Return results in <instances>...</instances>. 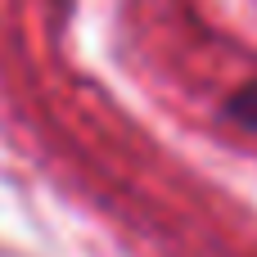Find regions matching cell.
Listing matches in <instances>:
<instances>
[{"instance_id":"6da1fadb","label":"cell","mask_w":257,"mask_h":257,"mask_svg":"<svg viewBox=\"0 0 257 257\" xmlns=\"http://www.w3.org/2000/svg\"><path fill=\"white\" fill-rule=\"evenodd\" d=\"M226 117H230L235 126H244L248 136H257V77L226 99Z\"/></svg>"}]
</instances>
